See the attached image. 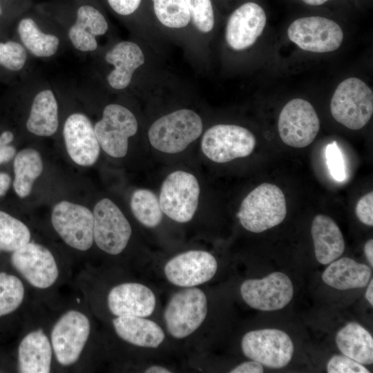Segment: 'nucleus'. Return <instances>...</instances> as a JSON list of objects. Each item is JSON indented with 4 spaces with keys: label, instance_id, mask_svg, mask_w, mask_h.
<instances>
[{
    "label": "nucleus",
    "instance_id": "nucleus-15",
    "mask_svg": "<svg viewBox=\"0 0 373 373\" xmlns=\"http://www.w3.org/2000/svg\"><path fill=\"white\" fill-rule=\"evenodd\" d=\"M240 294L244 301L254 309L276 311L289 304L294 289L286 274L276 271L261 279L245 280L240 287Z\"/></svg>",
    "mask_w": 373,
    "mask_h": 373
},
{
    "label": "nucleus",
    "instance_id": "nucleus-24",
    "mask_svg": "<svg viewBox=\"0 0 373 373\" xmlns=\"http://www.w3.org/2000/svg\"><path fill=\"white\" fill-rule=\"evenodd\" d=\"M113 325L120 338L135 346L156 348L164 339L162 329L144 317L116 316Z\"/></svg>",
    "mask_w": 373,
    "mask_h": 373
},
{
    "label": "nucleus",
    "instance_id": "nucleus-40",
    "mask_svg": "<svg viewBox=\"0 0 373 373\" xmlns=\"http://www.w3.org/2000/svg\"><path fill=\"white\" fill-rule=\"evenodd\" d=\"M263 372L262 365L254 360L244 362L230 371L231 373H262Z\"/></svg>",
    "mask_w": 373,
    "mask_h": 373
},
{
    "label": "nucleus",
    "instance_id": "nucleus-6",
    "mask_svg": "<svg viewBox=\"0 0 373 373\" xmlns=\"http://www.w3.org/2000/svg\"><path fill=\"white\" fill-rule=\"evenodd\" d=\"M207 314L204 293L191 287L173 294L166 306L164 318L169 333L173 338H183L201 325Z\"/></svg>",
    "mask_w": 373,
    "mask_h": 373
},
{
    "label": "nucleus",
    "instance_id": "nucleus-4",
    "mask_svg": "<svg viewBox=\"0 0 373 373\" xmlns=\"http://www.w3.org/2000/svg\"><path fill=\"white\" fill-rule=\"evenodd\" d=\"M336 121L352 130L365 126L373 113V93L361 79L350 77L336 87L330 102Z\"/></svg>",
    "mask_w": 373,
    "mask_h": 373
},
{
    "label": "nucleus",
    "instance_id": "nucleus-38",
    "mask_svg": "<svg viewBox=\"0 0 373 373\" xmlns=\"http://www.w3.org/2000/svg\"><path fill=\"white\" fill-rule=\"evenodd\" d=\"M356 214L363 224L373 225V193L372 191L363 196L356 207Z\"/></svg>",
    "mask_w": 373,
    "mask_h": 373
},
{
    "label": "nucleus",
    "instance_id": "nucleus-27",
    "mask_svg": "<svg viewBox=\"0 0 373 373\" xmlns=\"http://www.w3.org/2000/svg\"><path fill=\"white\" fill-rule=\"evenodd\" d=\"M58 106L50 90L39 92L34 98L26 122L29 132L39 136L52 135L57 130Z\"/></svg>",
    "mask_w": 373,
    "mask_h": 373
},
{
    "label": "nucleus",
    "instance_id": "nucleus-17",
    "mask_svg": "<svg viewBox=\"0 0 373 373\" xmlns=\"http://www.w3.org/2000/svg\"><path fill=\"white\" fill-rule=\"evenodd\" d=\"M63 135L67 152L74 162L89 166L97 161L100 146L94 126L85 115H70L65 122Z\"/></svg>",
    "mask_w": 373,
    "mask_h": 373
},
{
    "label": "nucleus",
    "instance_id": "nucleus-2",
    "mask_svg": "<svg viewBox=\"0 0 373 373\" xmlns=\"http://www.w3.org/2000/svg\"><path fill=\"white\" fill-rule=\"evenodd\" d=\"M202 132L201 117L195 111L183 108L155 120L148 132L151 145L164 153L185 150Z\"/></svg>",
    "mask_w": 373,
    "mask_h": 373
},
{
    "label": "nucleus",
    "instance_id": "nucleus-10",
    "mask_svg": "<svg viewBox=\"0 0 373 373\" xmlns=\"http://www.w3.org/2000/svg\"><path fill=\"white\" fill-rule=\"evenodd\" d=\"M12 267L30 286L46 289L59 277V267L52 253L42 245L29 242L12 252Z\"/></svg>",
    "mask_w": 373,
    "mask_h": 373
},
{
    "label": "nucleus",
    "instance_id": "nucleus-25",
    "mask_svg": "<svg viewBox=\"0 0 373 373\" xmlns=\"http://www.w3.org/2000/svg\"><path fill=\"white\" fill-rule=\"evenodd\" d=\"M326 268L322 279L327 285L340 290L363 288L367 285L370 268L350 258L335 260Z\"/></svg>",
    "mask_w": 373,
    "mask_h": 373
},
{
    "label": "nucleus",
    "instance_id": "nucleus-21",
    "mask_svg": "<svg viewBox=\"0 0 373 373\" xmlns=\"http://www.w3.org/2000/svg\"><path fill=\"white\" fill-rule=\"evenodd\" d=\"M75 21L68 31L73 46L83 52L93 51L97 48L95 37L106 33L107 21L101 11L88 3L79 5L75 11Z\"/></svg>",
    "mask_w": 373,
    "mask_h": 373
},
{
    "label": "nucleus",
    "instance_id": "nucleus-7",
    "mask_svg": "<svg viewBox=\"0 0 373 373\" xmlns=\"http://www.w3.org/2000/svg\"><path fill=\"white\" fill-rule=\"evenodd\" d=\"M201 150L210 160L226 163L249 156L254 150L256 138L247 128L234 124H217L204 133Z\"/></svg>",
    "mask_w": 373,
    "mask_h": 373
},
{
    "label": "nucleus",
    "instance_id": "nucleus-19",
    "mask_svg": "<svg viewBox=\"0 0 373 373\" xmlns=\"http://www.w3.org/2000/svg\"><path fill=\"white\" fill-rule=\"evenodd\" d=\"M155 302L153 292L137 283L115 285L107 296L108 309L115 316H149L154 311Z\"/></svg>",
    "mask_w": 373,
    "mask_h": 373
},
{
    "label": "nucleus",
    "instance_id": "nucleus-28",
    "mask_svg": "<svg viewBox=\"0 0 373 373\" xmlns=\"http://www.w3.org/2000/svg\"><path fill=\"white\" fill-rule=\"evenodd\" d=\"M13 168L15 191L19 197L26 198L30 193L35 181L43 171L41 157L34 149H24L15 155Z\"/></svg>",
    "mask_w": 373,
    "mask_h": 373
},
{
    "label": "nucleus",
    "instance_id": "nucleus-1",
    "mask_svg": "<svg viewBox=\"0 0 373 373\" xmlns=\"http://www.w3.org/2000/svg\"><path fill=\"white\" fill-rule=\"evenodd\" d=\"M287 214L286 200L276 185L263 183L242 200L237 217L247 231L260 233L280 224Z\"/></svg>",
    "mask_w": 373,
    "mask_h": 373
},
{
    "label": "nucleus",
    "instance_id": "nucleus-3",
    "mask_svg": "<svg viewBox=\"0 0 373 373\" xmlns=\"http://www.w3.org/2000/svg\"><path fill=\"white\" fill-rule=\"evenodd\" d=\"M91 333L88 315L77 309L64 312L54 323L50 339L54 358L63 367L75 364L80 358Z\"/></svg>",
    "mask_w": 373,
    "mask_h": 373
},
{
    "label": "nucleus",
    "instance_id": "nucleus-47",
    "mask_svg": "<svg viewBox=\"0 0 373 373\" xmlns=\"http://www.w3.org/2000/svg\"><path fill=\"white\" fill-rule=\"evenodd\" d=\"M303 2L311 6H321L329 0H302Z\"/></svg>",
    "mask_w": 373,
    "mask_h": 373
},
{
    "label": "nucleus",
    "instance_id": "nucleus-30",
    "mask_svg": "<svg viewBox=\"0 0 373 373\" xmlns=\"http://www.w3.org/2000/svg\"><path fill=\"white\" fill-rule=\"evenodd\" d=\"M130 206L137 220L144 227L154 228L162 222L163 212L159 199L148 189H137L132 193Z\"/></svg>",
    "mask_w": 373,
    "mask_h": 373
},
{
    "label": "nucleus",
    "instance_id": "nucleus-18",
    "mask_svg": "<svg viewBox=\"0 0 373 373\" xmlns=\"http://www.w3.org/2000/svg\"><path fill=\"white\" fill-rule=\"evenodd\" d=\"M267 22L263 8L254 2H247L230 15L225 32L229 47L242 50L251 46L262 33Z\"/></svg>",
    "mask_w": 373,
    "mask_h": 373
},
{
    "label": "nucleus",
    "instance_id": "nucleus-46",
    "mask_svg": "<svg viewBox=\"0 0 373 373\" xmlns=\"http://www.w3.org/2000/svg\"><path fill=\"white\" fill-rule=\"evenodd\" d=\"M368 287L365 291V298L371 305H373V280L371 279L368 283Z\"/></svg>",
    "mask_w": 373,
    "mask_h": 373
},
{
    "label": "nucleus",
    "instance_id": "nucleus-20",
    "mask_svg": "<svg viewBox=\"0 0 373 373\" xmlns=\"http://www.w3.org/2000/svg\"><path fill=\"white\" fill-rule=\"evenodd\" d=\"M54 358L48 336L42 329L28 332L17 348V369L21 373H49Z\"/></svg>",
    "mask_w": 373,
    "mask_h": 373
},
{
    "label": "nucleus",
    "instance_id": "nucleus-26",
    "mask_svg": "<svg viewBox=\"0 0 373 373\" xmlns=\"http://www.w3.org/2000/svg\"><path fill=\"white\" fill-rule=\"evenodd\" d=\"M336 343L339 350L361 364L373 363V338L363 326L350 322L336 334Z\"/></svg>",
    "mask_w": 373,
    "mask_h": 373
},
{
    "label": "nucleus",
    "instance_id": "nucleus-44",
    "mask_svg": "<svg viewBox=\"0 0 373 373\" xmlns=\"http://www.w3.org/2000/svg\"><path fill=\"white\" fill-rule=\"evenodd\" d=\"M14 138L12 132L6 131L0 135V146L8 145Z\"/></svg>",
    "mask_w": 373,
    "mask_h": 373
},
{
    "label": "nucleus",
    "instance_id": "nucleus-8",
    "mask_svg": "<svg viewBox=\"0 0 373 373\" xmlns=\"http://www.w3.org/2000/svg\"><path fill=\"white\" fill-rule=\"evenodd\" d=\"M93 240L105 253L118 255L126 247L132 234L129 222L110 199L103 198L93 209Z\"/></svg>",
    "mask_w": 373,
    "mask_h": 373
},
{
    "label": "nucleus",
    "instance_id": "nucleus-32",
    "mask_svg": "<svg viewBox=\"0 0 373 373\" xmlns=\"http://www.w3.org/2000/svg\"><path fill=\"white\" fill-rule=\"evenodd\" d=\"M26 288L16 275L0 271V318L17 311L24 301Z\"/></svg>",
    "mask_w": 373,
    "mask_h": 373
},
{
    "label": "nucleus",
    "instance_id": "nucleus-29",
    "mask_svg": "<svg viewBox=\"0 0 373 373\" xmlns=\"http://www.w3.org/2000/svg\"><path fill=\"white\" fill-rule=\"evenodd\" d=\"M17 29L22 43L32 55L47 57L57 52L59 44V39L54 35L41 32L33 19H22Z\"/></svg>",
    "mask_w": 373,
    "mask_h": 373
},
{
    "label": "nucleus",
    "instance_id": "nucleus-5",
    "mask_svg": "<svg viewBox=\"0 0 373 373\" xmlns=\"http://www.w3.org/2000/svg\"><path fill=\"white\" fill-rule=\"evenodd\" d=\"M200 187L196 177L187 171L171 172L164 180L160 192L161 209L180 223L191 221L198 207Z\"/></svg>",
    "mask_w": 373,
    "mask_h": 373
},
{
    "label": "nucleus",
    "instance_id": "nucleus-31",
    "mask_svg": "<svg viewBox=\"0 0 373 373\" xmlns=\"http://www.w3.org/2000/svg\"><path fill=\"white\" fill-rule=\"evenodd\" d=\"M30 240L31 233L26 224L0 211V251L12 253Z\"/></svg>",
    "mask_w": 373,
    "mask_h": 373
},
{
    "label": "nucleus",
    "instance_id": "nucleus-23",
    "mask_svg": "<svg viewBox=\"0 0 373 373\" xmlns=\"http://www.w3.org/2000/svg\"><path fill=\"white\" fill-rule=\"evenodd\" d=\"M311 233L316 260L328 265L338 258L345 249V242L341 229L329 216L319 214L313 220Z\"/></svg>",
    "mask_w": 373,
    "mask_h": 373
},
{
    "label": "nucleus",
    "instance_id": "nucleus-45",
    "mask_svg": "<svg viewBox=\"0 0 373 373\" xmlns=\"http://www.w3.org/2000/svg\"><path fill=\"white\" fill-rule=\"evenodd\" d=\"M146 373H170L169 370L160 365H153L147 368L145 371Z\"/></svg>",
    "mask_w": 373,
    "mask_h": 373
},
{
    "label": "nucleus",
    "instance_id": "nucleus-37",
    "mask_svg": "<svg viewBox=\"0 0 373 373\" xmlns=\"http://www.w3.org/2000/svg\"><path fill=\"white\" fill-rule=\"evenodd\" d=\"M328 373H370L363 364L341 355H334L327 365Z\"/></svg>",
    "mask_w": 373,
    "mask_h": 373
},
{
    "label": "nucleus",
    "instance_id": "nucleus-16",
    "mask_svg": "<svg viewBox=\"0 0 373 373\" xmlns=\"http://www.w3.org/2000/svg\"><path fill=\"white\" fill-rule=\"evenodd\" d=\"M217 268V261L211 254L202 250H190L170 259L164 270L171 283L191 287L210 280Z\"/></svg>",
    "mask_w": 373,
    "mask_h": 373
},
{
    "label": "nucleus",
    "instance_id": "nucleus-48",
    "mask_svg": "<svg viewBox=\"0 0 373 373\" xmlns=\"http://www.w3.org/2000/svg\"><path fill=\"white\" fill-rule=\"evenodd\" d=\"M3 13V8L1 5V0H0V15H1Z\"/></svg>",
    "mask_w": 373,
    "mask_h": 373
},
{
    "label": "nucleus",
    "instance_id": "nucleus-9",
    "mask_svg": "<svg viewBox=\"0 0 373 373\" xmlns=\"http://www.w3.org/2000/svg\"><path fill=\"white\" fill-rule=\"evenodd\" d=\"M94 128L100 148L112 157L122 158L128 152V138L136 134L138 124L130 110L111 104L104 108Z\"/></svg>",
    "mask_w": 373,
    "mask_h": 373
},
{
    "label": "nucleus",
    "instance_id": "nucleus-13",
    "mask_svg": "<svg viewBox=\"0 0 373 373\" xmlns=\"http://www.w3.org/2000/svg\"><path fill=\"white\" fill-rule=\"evenodd\" d=\"M278 129L284 143L294 148H304L315 140L320 130V121L308 101L296 98L281 110Z\"/></svg>",
    "mask_w": 373,
    "mask_h": 373
},
{
    "label": "nucleus",
    "instance_id": "nucleus-12",
    "mask_svg": "<svg viewBox=\"0 0 373 373\" xmlns=\"http://www.w3.org/2000/svg\"><path fill=\"white\" fill-rule=\"evenodd\" d=\"M241 347L247 357L273 369L286 366L294 353L291 338L277 329L249 332L242 337Z\"/></svg>",
    "mask_w": 373,
    "mask_h": 373
},
{
    "label": "nucleus",
    "instance_id": "nucleus-35",
    "mask_svg": "<svg viewBox=\"0 0 373 373\" xmlns=\"http://www.w3.org/2000/svg\"><path fill=\"white\" fill-rule=\"evenodd\" d=\"M27 59L24 47L15 41L0 42V64L6 68L17 71L21 69Z\"/></svg>",
    "mask_w": 373,
    "mask_h": 373
},
{
    "label": "nucleus",
    "instance_id": "nucleus-39",
    "mask_svg": "<svg viewBox=\"0 0 373 373\" xmlns=\"http://www.w3.org/2000/svg\"><path fill=\"white\" fill-rule=\"evenodd\" d=\"M142 0H106L111 8L121 16H128L139 8Z\"/></svg>",
    "mask_w": 373,
    "mask_h": 373
},
{
    "label": "nucleus",
    "instance_id": "nucleus-36",
    "mask_svg": "<svg viewBox=\"0 0 373 373\" xmlns=\"http://www.w3.org/2000/svg\"><path fill=\"white\" fill-rule=\"evenodd\" d=\"M325 157L327 166L332 178L339 182L344 181L346 178L344 160L336 142L326 146Z\"/></svg>",
    "mask_w": 373,
    "mask_h": 373
},
{
    "label": "nucleus",
    "instance_id": "nucleus-42",
    "mask_svg": "<svg viewBox=\"0 0 373 373\" xmlns=\"http://www.w3.org/2000/svg\"><path fill=\"white\" fill-rule=\"evenodd\" d=\"M11 178L6 173L0 172V198L4 195L10 188Z\"/></svg>",
    "mask_w": 373,
    "mask_h": 373
},
{
    "label": "nucleus",
    "instance_id": "nucleus-14",
    "mask_svg": "<svg viewBox=\"0 0 373 373\" xmlns=\"http://www.w3.org/2000/svg\"><path fill=\"white\" fill-rule=\"evenodd\" d=\"M289 39L302 50L312 52H328L338 49L343 32L334 21L318 16L302 17L288 27Z\"/></svg>",
    "mask_w": 373,
    "mask_h": 373
},
{
    "label": "nucleus",
    "instance_id": "nucleus-43",
    "mask_svg": "<svg viewBox=\"0 0 373 373\" xmlns=\"http://www.w3.org/2000/svg\"><path fill=\"white\" fill-rule=\"evenodd\" d=\"M365 256L372 267H373V240L370 239L366 242L364 246Z\"/></svg>",
    "mask_w": 373,
    "mask_h": 373
},
{
    "label": "nucleus",
    "instance_id": "nucleus-22",
    "mask_svg": "<svg viewBox=\"0 0 373 373\" xmlns=\"http://www.w3.org/2000/svg\"><path fill=\"white\" fill-rule=\"evenodd\" d=\"M105 59L115 67L107 80L112 88L117 90L127 87L134 71L144 63L142 50L132 41L117 44L107 52Z\"/></svg>",
    "mask_w": 373,
    "mask_h": 373
},
{
    "label": "nucleus",
    "instance_id": "nucleus-41",
    "mask_svg": "<svg viewBox=\"0 0 373 373\" xmlns=\"http://www.w3.org/2000/svg\"><path fill=\"white\" fill-rule=\"evenodd\" d=\"M16 149L10 145L0 146V164L10 161L15 155Z\"/></svg>",
    "mask_w": 373,
    "mask_h": 373
},
{
    "label": "nucleus",
    "instance_id": "nucleus-11",
    "mask_svg": "<svg viewBox=\"0 0 373 373\" xmlns=\"http://www.w3.org/2000/svg\"><path fill=\"white\" fill-rule=\"evenodd\" d=\"M93 214L87 207L68 201L57 203L52 211V227L69 247L80 251L94 243Z\"/></svg>",
    "mask_w": 373,
    "mask_h": 373
},
{
    "label": "nucleus",
    "instance_id": "nucleus-33",
    "mask_svg": "<svg viewBox=\"0 0 373 373\" xmlns=\"http://www.w3.org/2000/svg\"><path fill=\"white\" fill-rule=\"evenodd\" d=\"M154 13L159 21L171 28H182L191 21L185 0H152Z\"/></svg>",
    "mask_w": 373,
    "mask_h": 373
},
{
    "label": "nucleus",
    "instance_id": "nucleus-34",
    "mask_svg": "<svg viewBox=\"0 0 373 373\" xmlns=\"http://www.w3.org/2000/svg\"><path fill=\"white\" fill-rule=\"evenodd\" d=\"M191 20L202 32H210L214 26V12L211 0H185Z\"/></svg>",
    "mask_w": 373,
    "mask_h": 373
}]
</instances>
